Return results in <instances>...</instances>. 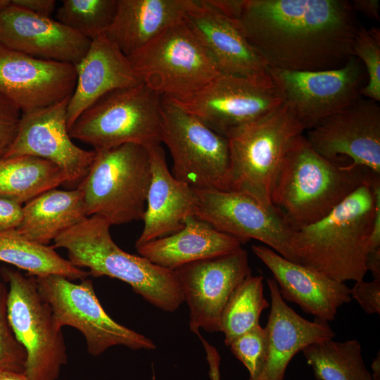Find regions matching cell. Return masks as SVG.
Instances as JSON below:
<instances>
[{
    "label": "cell",
    "instance_id": "1",
    "mask_svg": "<svg viewBox=\"0 0 380 380\" xmlns=\"http://www.w3.org/2000/svg\"><path fill=\"white\" fill-rule=\"evenodd\" d=\"M237 21L268 68L290 71L342 67L359 28L346 0H246Z\"/></svg>",
    "mask_w": 380,
    "mask_h": 380
},
{
    "label": "cell",
    "instance_id": "2",
    "mask_svg": "<svg viewBox=\"0 0 380 380\" xmlns=\"http://www.w3.org/2000/svg\"><path fill=\"white\" fill-rule=\"evenodd\" d=\"M374 175L325 217L293 229L290 246L296 263L341 282L363 280L374 217Z\"/></svg>",
    "mask_w": 380,
    "mask_h": 380
},
{
    "label": "cell",
    "instance_id": "3",
    "mask_svg": "<svg viewBox=\"0 0 380 380\" xmlns=\"http://www.w3.org/2000/svg\"><path fill=\"white\" fill-rule=\"evenodd\" d=\"M368 168L340 165L317 153L304 134L289 149L272 192V203L293 229L329 215L358 187L370 180Z\"/></svg>",
    "mask_w": 380,
    "mask_h": 380
},
{
    "label": "cell",
    "instance_id": "4",
    "mask_svg": "<svg viewBox=\"0 0 380 380\" xmlns=\"http://www.w3.org/2000/svg\"><path fill=\"white\" fill-rule=\"evenodd\" d=\"M110 226L100 216H89L56 237L53 247L65 248L68 260L77 267L88 268L93 277L107 276L127 283L161 310L179 309L184 300L175 270L121 249L111 237Z\"/></svg>",
    "mask_w": 380,
    "mask_h": 380
},
{
    "label": "cell",
    "instance_id": "5",
    "mask_svg": "<svg viewBox=\"0 0 380 380\" xmlns=\"http://www.w3.org/2000/svg\"><path fill=\"white\" fill-rule=\"evenodd\" d=\"M95 153L77 186L88 217L100 216L110 225L143 220L151 179L148 149L125 144Z\"/></svg>",
    "mask_w": 380,
    "mask_h": 380
},
{
    "label": "cell",
    "instance_id": "6",
    "mask_svg": "<svg viewBox=\"0 0 380 380\" xmlns=\"http://www.w3.org/2000/svg\"><path fill=\"white\" fill-rule=\"evenodd\" d=\"M305 129L284 103L276 111L227 137L230 190L247 194L274 209L272 192L284 159Z\"/></svg>",
    "mask_w": 380,
    "mask_h": 380
},
{
    "label": "cell",
    "instance_id": "7",
    "mask_svg": "<svg viewBox=\"0 0 380 380\" xmlns=\"http://www.w3.org/2000/svg\"><path fill=\"white\" fill-rule=\"evenodd\" d=\"M161 98L144 83L112 91L78 117L70 135L94 151L125 144L160 145Z\"/></svg>",
    "mask_w": 380,
    "mask_h": 380
},
{
    "label": "cell",
    "instance_id": "8",
    "mask_svg": "<svg viewBox=\"0 0 380 380\" xmlns=\"http://www.w3.org/2000/svg\"><path fill=\"white\" fill-rule=\"evenodd\" d=\"M160 114V143L171 154L174 177L194 189L231 191L227 139L165 96Z\"/></svg>",
    "mask_w": 380,
    "mask_h": 380
},
{
    "label": "cell",
    "instance_id": "9",
    "mask_svg": "<svg viewBox=\"0 0 380 380\" xmlns=\"http://www.w3.org/2000/svg\"><path fill=\"white\" fill-rule=\"evenodd\" d=\"M127 58L142 83L170 99L189 95L220 73L186 20Z\"/></svg>",
    "mask_w": 380,
    "mask_h": 380
},
{
    "label": "cell",
    "instance_id": "10",
    "mask_svg": "<svg viewBox=\"0 0 380 380\" xmlns=\"http://www.w3.org/2000/svg\"><path fill=\"white\" fill-rule=\"evenodd\" d=\"M3 274L8 283V320L27 355L24 373L30 380H56L67 362L62 328L39 293L34 277L11 269H4Z\"/></svg>",
    "mask_w": 380,
    "mask_h": 380
},
{
    "label": "cell",
    "instance_id": "11",
    "mask_svg": "<svg viewBox=\"0 0 380 380\" xmlns=\"http://www.w3.org/2000/svg\"><path fill=\"white\" fill-rule=\"evenodd\" d=\"M170 99L226 138L284 104L270 74L248 78L220 73L196 91Z\"/></svg>",
    "mask_w": 380,
    "mask_h": 380
},
{
    "label": "cell",
    "instance_id": "12",
    "mask_svg": "<svg viewBox=\"0 0 380 380\" xmlns=\"http://www.w3.org/2000/svg\"><path fill=\"white\" fill-rule=\"evenodd\" d=\"M37 289L49 305L56 324L70 326L84 336L87 350L99 356L115 346L132 350H155L156 345L146 336L122 325L105 311L91 279L75 284L60 275L35 277Z\"/></svg>",
    "mask_w": 380,
    "mask_h": 380
},
{
    "label": "cell",
    "instance_id": "13",
    "mask_svg": "<svg viewBox=\"0 0 380 380\" xmlns=\"http://www.w3.org/2000/svg\"><path fill=\"white\" fill-rule=\"evenodd\" d=\"M285 103L305 132L348 107L362 96L365 69L352 56L342 67L317 71H290L268 68Z\"/></svg>",
    "mask_w": 380,
    "mask_h": 380
},
{
    "label": "cell",
    "instance_id": "14",
    "mask_svg": "<svg viewBox=\"0 0 380 380\" xmlns=\"http://www.w3.org/2000/svg\"><path fill=\"white\" fill-rule=\"evenodd\" d=\"M194 216L242 243L259 241L296 262L290 241L293 229L275 208L265 207L250 195L236 191L195 189Z\"/></svg>",
    "mask_w": 380,
    "mask_h": 380
},
{
    "label": "cell",
    "instance_id": "15",
    "mask_svg": "<svg viewBox=\"0 0 380 380\" xmlns=\"http://www.w3.org/2000/svg\"><path fill=\"white\" fill-rule=\"evenodd\" d=\"M189 310V329L219 331L222 310L234 289L249 274L242 247L225 255L191 262L175 270Z\"/></svg>",
    "mask_w": 380,
    "mask_h": 380
},
{
    "label": "cell",
    "instance_id": "16",
    "mask_svg": "<svg viewBox=\"0 0 380 380\" xmlns=\"http://www.w3.org/2000/svg\"><path fill=\"white\" fill-rule=\"evenodd\" d=\"M311 147L337 163L347 156L355 165L380 175V106L361 97L343 110L325 118L305 135Z\"/></svg>",
    "mask_w": 380,
    "mask_h": 380
},
{
    "label": "cell",
    "instance_id": "17",
    "mask_svg": "<svg viewBox=\"0 0 380 380\" xmlns=\"http://www.w3.org/2000/svg\"><path fill=\"white\" fill-rule=\"evenodd\" d=\"M70 96L49 106L23 113L15 139L4 158L27 155L45 159L63 171L68 183L78 184L89 172L96 153L79 147L72 140L67 125Z\"/></svg>",
    "mask_w": 380,
    "mask_h": 380
},
{
    "label": "cell",
    "instance_id": "18",
    "mask_svg": "<svg viewBox=\"0 0 380 380\" xmlns=\"http://www.w3.org/2000/svg\"><path fill=\"white\" fill-rule=\"evenodd\" d=\"M76 80L73 64L37 58L0 44V94L23 113L70 96Z\"/></svg>",
    "mask_w": 380,
    "mask_h": 380
},
{
    "label": "cell",
    "instance_id": "19",
    "mask_svg": "<svg viewBox=\"0 0 380 380\" xmlns=\"http://www.w3.org/2000/svg\"><path fill=\"white\" fill-rule=\"evenodd\" d=\"M91 42L58 20L11 4L0 11V44L30 56L75 65Z\"/></svg>",
    "mask_w": 380,
    "mask_h": 380
},
{
    "label": "cell",
    "instance_id": "20",
    "mask_svg": "<svg viewBox=\"0 0 380 380\" xmlns=\"http://www.w3.org/2000/svg\"><path fill=\"white\" fill-rule=\"evenodd\" d=\"M186 22L222 74L259 78L269 75L268 67L249 42L238 21L196 0Z\"/></svg>",
    "mask_w": 380,
    "mask_h": 380
},
{
    "label": "cell",
    "instance_id": "21",
    "mask_svg": "<svg viewBox=\"0 0 380 380\" xmlns=\"http://www.w3.org/2000/svg\"><path fill=\"white\" fill-rule=\"evenodd\" d=\"M253 253L273 274L284 300L298 305L315 318L329 322L352 298L345 284L303 265L286 260L270 248L253 245Z\"/></svg>",
    "mask_w": 380,
    "mask_h": 380
},
{
    "label": "cell",
    "instance_id": "22",
    "mask_svg": "<svg viewBox=\"0 0 380 380\" xmlns=\"http://www.w3.org/2000/svg\"><path fill=\"white\" fill-rule=\"evenodd\" d=\"M75 68L76 84L67 108L69 132L78 117L105 95L142 83L127 57L106 34L91 40Z\"/></svg>",
    "mask_w": 380,
    "mask_h": 380
},
{
    "label": "cell",
    "instance_id": "23",
    "mask_svg": "<svg viewBox=\"0 0 380 380\" xmlns=\"http://www.w3.org/2000/svg\"><path fill=\"white\" fill-rule=\"evenodd\" d=\"M267 283L271 298L266 325L268 350L261 372L248 380H284L289 362L298 352L312 343L335 336L328 322L317 318L309 321L289 307L273 278L267 279Z\"/></svg>",
    "mask_w": 380,
    "mask_h": 380
},
{
    "label": "cell",
    "instance_id": "24",
    "mask_svg": "<svg viewBox=\"0 0 380 380\" xmlns=\"http://www.w3.org/2000/svg\"><path fill=\"white\" fill-rule=\"evenodd\" d=\"M151 179L143 217V230L135 246L181 230L186 217L194 215L195 189L174 177L160 145L148 148Z\"/></svg>",
    "mask_w": 380,
    "mask_h": 380
},
{
    "label": "cell",
    "instance_id": "25",
    "mask_svg": "<svg viewBox=\"0 0 380 380\" xmlns=\"http://www.w3.org/2000/svg\"><path fill=\"white\" fill-rule=\"evenodd\" d=\"M196 4V0H117L106 35L128 58L184 21Z\"/></svg>",
    "mask_w": 380,
    "mask_h": 380
},
{
    "label": "cell",
    "instance_id": "26",
    "mask_svg": "<svg viewBox=\"0 0 380 380\" xmlns=\"http://www.w3.org/2000/svg\"><path fill=\"white\" fill-rule=\"evenodd\" d=\"M179 232L135 246L139 255L175 270L185 264L227 254L241 247L236 238L190 215Z\"/></svg>",
    "mask_w": 380,
    "mask_h": 380
},
{
    "label": "cell",
    "instance_id": "27",
    "mask_svg": "<svg viewBox=\"0 0 380 380\" xmlns=\"http://www.w3.org/2000/svg\"><path fill=\"white\" fill-rule=\"evenodd\" d=\"M87 217L80 190L55 188L23 205L22 220L15 231L30 241L47 245Z\"/></svg>",
    "mask_w": 380,
    "mask_h": 380
},
{
    "label": "cell",
    "instance_id": "28",
    "mask_svg": "<svg viewBox=\"0 0 380 380\" xmlns=\"http://www.w3.org/2000/svg\"><path fill=\"white\" fill-rule=\"evenodd\" d=\"M302 353L317 380H380L379 353L373 360L371 374L356 339H326L305 347Z\"/></svg>",
    "mask_w": 380,
    "mask_h": 380
},
{
    "label": "cell",
    "instance_id": "29",
    "mask_svg": "<svg viewBox=\"0 0 380 380\" xmlns=\"http://www.w3.org/2000/svg\"><path fill=\"white\" fill-rule=\"evenodd\" d=\"M65 183L63 171L45 159L23 155L0 160V197L23 205Z\"/></svg>",
    "mask_w": 380,
    "mask_h": 380
},
{
    "label": "cell",
    "instance_id": "30",
    "mask_svg": "<svg viewBox=\"0 0 380 380\" xmlns=\"http://www.w3.org/2000/svg\"><path fill=\"white\" fill-rule=\"evenodd\" d=\"M0 261L27 271L29 276L60 275L70 280H83L89 275L62 258L53 246L30 241L15 229L0 232Z\"/></svg>",
    "mask_w": 380,
    "mask_h": 380
},
{
    "label": "cell",
    "instance_id": "31",
    "mask_svg": "<svg viewBox=\"0 0 380 380\" xmlns=\"http://www.w3.org/2000/svg\"><path fill=\"white\" fill-rule=\"evenodd\" d=\"M263 276H247L232 291L221 314L219 331L229 346L238 336L260 325L262 312L270 307L264 296Z\"/></svg>",
    "mask_w": 380,
    "mask_h": 380
},
{
    "label": "cell",
    "instance_id": "32",
    "mask_svg": "<svg viewBox=\"0 0 380 380\" xmlns=\"http://www.w3.org/2000/svg\"><path fill=\"white\" fill-rule=\"evenodd\" d=\"M117 0H63L57 9L58 21L91 41L110 26Z\"/></svg>",
    "mask_w": 380,
    "mask_h": 380
},
{
    "label": "cell",
    "instance_id": "33",
    "mask_svg": "<svg viewBox=\"0 0 380 380\" xmlns=\"http://www.w3.org/2000/svg\"><path fill=\"white\" fill-rule=\"evenodd\" d=\"M353 55L362 63L367 84L361 95L378 103L380 101V30L374 27H359L353 45Z\"/></svg>",
    "mask_w": 380,
    "mask_h": 380
},
{
    "label": "cell",
    "instance_id": "34",
    "mask_svg": "<svg viewBox=\"0 0 380 380\" xmlns=\"http://www.w3.org/2000/svg\"><path fill=\"white\" fill-rule=\"evenodd\" d=\"M267 329L258 325L236 338L229 346L234 355L245 366L249 379L256 377L265 364L268 350Z\"/></svg>",
    "mask_w": 380,
    "mask_h": 380
},
{
    "label": "cell",
    "instance_id": "35",
    "mask_svg": "<svg viewBox=\"0 0 380 380\" xmlns=\"http://www.w3.org/2000/svg\"><path fill=\"white\" fill-rule=\"evenodd\" d=\"M6 296L7 289L0 281V372H24L27 355L9 324Z\"/></svg>",
    "mask_w": 380,
    "mask_h": 380
},
{
    "label": "cell",
    "instance_id": "36",
    "mask_svg": "<svg viewBox=\"0 0 380 380\" xmlns=\"http://www.w3.org/2000/svg\"><path fill=\"white\" fill-rule=\"evenodd\" d=\"M23 112L0 94V160L4 158L18 134Z\"/></svg>",
    "mask_w": 380,
    "mask_h": 380
},
{
    "label": "cell",
    "instance_id": "37",
    "mask_svg": "<svg viewBox=\"0 0 380 380\" xmlns=\"http://www.w3.org/2000/svg\"><path fill=\"white\" fill-rule=\"evenodd\" d=\"M350 293L367 314H380V279L355 281Z\"/></svg>",
    "mask_w": 380,
    "mask_h": 380
},
{
    "label": "cell",
    "instance_id": "38",
    "mask_svg": "<svg viewBox=\"0 0 380 380\" xmlns=\"http://www.w3.org/2000/svg\"><path fill=\"white\" fill-rule=\"evenodd\" d=\"M22 204L0 197V232L15 229L23 216Z\"/></svg>",
    "mask_w": 380,
    "mask_h": 380
},
{
    "label": "cell",
    "instance_id": "39",
    "mask_svg": "<svg viewBox=\"0 0 380 380\" xmlns=\"http://www.w3.org/2000/svg\"><path fill=\"white\" fill-rule=\"evenodd\" d=\"M11 4L34 14L51 18L56 9L55 0H11Z\"/></svg>",
    "mask_w": 380,
    "mask_h": 380
},
{
    "label": "cell",
    "instance_id": "40",
    "mask_svg": "<svg viewBox=\"0 0 380 380\" xmlns=\"http://www.w3.org/2000/svg\"><path fill=\"white\" fill-rule=\"evenodd\" d=\"M207 3L227 17L238 20L241 17L246 0H206Z\"/></svg>",
    "mask_w": 380,
    "mask_h": 380
},
{
    "label": "cell",
    "instance_id": "41",
    "mask_svg": "<svg viewBox=\"0 0 380 380\" xmlns=\"http://www.w3.org/2000/svg\"><path fill=\"white\" fill-rule=\"evenodd\" d=\"M350 4L355 11L360 12L369 18L379 20V0H353Z\"/></svg>",
    "mask_w": 380,
    "mask_h": 380
},
{
    "label": "cell",
    "instance_id": "42",
    "mask_svg": "<svg viewBox=\"0 0 380 380\" xmlns=\"http://www.w3.org/2000/svg\"><path fill=\"white\" fill-rule=\"evenodd\" d=\"M367 268V272L372 273L373 279H380V249L368 253Z\"/></svg>",
    "mask_w": 380,
    "mask_h": 380
},
{
    "label": "cell",
    "instance_id": "43",
    "mask_svg": "<svg viewBox=\"0 0 380 380\" xmlns=\"http://www.w3.org/2000/svg\"><path fill=\"white\" fill-rule=\"evenodd\" d=\"M0 380H30L24 372H0Z\"/></svg>",
    "mask_w": 380,
    "mask_h": 380
},
{
    "label": "cell",
    "instance_id": "44",
    "mask_svg": "<svg viewBox=\"0 0 380 380\" xmlns=\"http://www.w3.org/2000/svg\"><path fill=\"white\" fill-rule=\"evenodd\" d=\"M152 380H156L153 367V376H152Z\"/></svg>",
    "mask_w": 380,
    "mask_h": 380
},
{
    "label": "cell",
    "instance_id": "45",
    "mask_svg": "<svg viewBox=\"0 0 380 380\" xmlns=\"http://www.w3.org/2000/svg\"><path fill=\"white\" fill-rule=\"evenodd\" d=\"M213 380H220V379H218V378H215V379H213Z\"/></svg>",
    "mask_w": 380,
    "mask_h": 380
}]
</instances>
